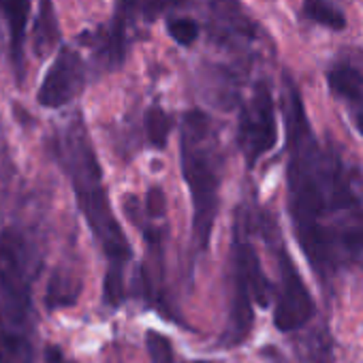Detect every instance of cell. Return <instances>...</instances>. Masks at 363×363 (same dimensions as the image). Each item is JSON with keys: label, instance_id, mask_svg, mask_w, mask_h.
<instances>
[{"label": "cell", "instance_id": "1", "mask_svg": "<svg viewBox=\"0 0 363 363\" xmlns=\"http://www.w3.org/2000/svg\"><path fill=\"white\" fill-rule=\"evenodd\" d=\"M286 124V199L293 231L312 272L329 284L363 267V203L354 175L333 145L323 147L310 126L293 77L282 79Z\"/></svg>", "mask_w": 363, "mask_h": 363}, {"label": "cell", "instance_id": "2", "mask_svg": "<svg viewBox=\"0 0 363 363\" xmlns=\"http://www.w3.org/2000/svg\"><path fill=\"white\" fill-rule=\"evenodd\" d=\"M56 158L71 179L77 208L88 229L92 231L101 250L107 257V269L124 272L133 250L111 208L103 182V169L99 164L94 145L90 141V133L82 116L69 120L65 128L58 133Z\"/></svg>", "mask_w": 363, "mask_h": 363}, {"label": "cell", "instance_id": "3", "mask_svg": "<svg viewBox=\"0 0 363 363\" xmlns=\"http://www.w3.org/2000/svg\"><path fill=\"white\" fill-rule=\"evenodd\" d=\"M179 167L193 203V242L199 250H206L218 216L223 158L212 120L203 111H189L182 118Z\"/></svg>", "mask_w": 363, "mask_h": 363}, {"label": "cell", "instance_id": "4", "mask_svg": "<svg viewBox=\"0 0 363 363\" xmlns=\"http://www.w3.org/2000/svg\"><path fill=\"white\" fill-rule=\"evenodd\" d=\"M37 269V252L28 238L18 229L0 231V301L16 327H22L30 314Z\"/></svg>", "mask_w": 363, "mask_h": 363}, {"label": "cell", "instance_id": "5", "mask_svg": "<svg viewBox=\"0 0 363 363\" xmlns=\"http://www.w3.org/2000/svg\"><path fill=\"white\" fill-rule=\"evenodd\" d=\"M238 143L248 167H255L278 143L276 103H274L272 86L265 79L255 84L252 94L242 105Z\"/></svg>", "mask_w": 363, "mask_h": 363}, {"label": "cell", "instance_id": "6", "mask_svg": "<svg viewBox=\"0 0 363 363\" xmlns=\"http://www.w3.org/2000/svg\"><path fill=\"white\" fill-rule=\"evenodd\" d=\"M316 316V301L284 246L278 248V286L274 323L282 333L303 329Z\"/></svg>", "mask_w": 363, "mask_h": 363}, {"label": "cell", "instance_id": "7", "mask_svg": "<svg viewBox=\"0 0 363 363\" xmlns=\"http://www.w3.org/2000/svg\"><path fill=\"white\" fill-rule=\"evenodd\" d=\"M84 84H86V65L82 56L71 48H62L41 82L37 101L48 109L65 107L82 92Z\"/></svg>", "mask_w": 363, "mask_h": 363}, {"label": "cell", "instance_id": "8", "mask_svg": "<svg viewBox=\"0 0 363 363\" xmlns=\"http://www.w3.org/2000/svg\"><path fill=\"white\" fill-rule=\"evenodd\" d=\"M327 84L333 99L342 103L352 126L363 137V58L359 60L357 52L340 54L327 71Z\"/></svg>", "mask_w": 363, "mask_h": 363}, {"label": "cell", "instance_id": "9", "mask_svg": "<svg viewBox=\"0 0 363 363\" xmlns=\"http://www.w3.org/2000/svg\"><path fill=\"white\" fill-rule=\"evenodd\" d=\"M231 267H233V274H231V308H229V323H227V329L223 333V346H240L248 337V333L252 331V323H255L250 286H248L244 267L235 255H233Z\"/></svg>", "mask_w": 363, "mask_h": 363}, {"label": "cell", "instance_id": "10", "mask_svg": "<svg viewBox=\"0 0 363 363\" xmlns=\"http://www.w3.org/2000/svg\"><path fill=\"white\" fill-rule=\"evenodd\" d=\"M28 16H30V0H0V18L7 22L11 60L20 82L24 79V41H26Z\"/></svg>", "mask_w": 363, "mask_h": 363}, {"label": "cell", "instance_id": "11", "mask_svg": "<svg viewBox=\"0 0 363 363\" xmlns=\"http://www.w3.org/2000/svg\"><path fill=\"white\" fill-rule=\"evenodd\" d=\"M233 255L240 259L248 286H250V295H252V303H259L261 308H267L272 303V282L267 280L263 265L259 261V255L255 250V246L244 240L238 231H235V242H233Z\"/></svg>", "mask_w": 363, "mask_h": 363}, {"label": "cell", "instance_id": "12", "mask_svg": "<svg viewBox=\"0 0 363 363\" xmlns=\"http://www.w3.org/2000/svg\"><path fill=\"white\" fill-rule=\"evenodd\" d=\"M0 363H35V348L24 331L0 320Z\"/></svg>", "mask_w": 363, "mask_h": 363}, {"label": "cell", "instance_id": "13", "mask_svg": "<svg viewBox=\"0 0 363 363\" xmlns=\"http://www.w3.org/2000/svg\"><path fill=\"white\" fill-rule=\"evenodd\" d=\"M301 18L306 22L325 26V28L335 30V33L346 28V16L335 5V0H303Z\"/></svg>", "mask_w": 363, "mask_h": 363}, {"label": "cell", "instance_id": "14", "mask_svg": "<svg viewBox=\"0 0 363 363\" xmlns=\"http://www.w3.org/2000/svg\"><path fill=\"white\" fill-rule=\"evenodd\" d=\"M58 20H56V9L52 0H41L39 5V18L35 24V52L43 58L48 56L54 45L58 43Z\"/></svg>", "mask_w": 363, "mask_h": 363}, {"label": "cell", "instance_id": "15", "mask_svg": "<svg viewBox=\"0 0 363 363\" xmlns=\"http://www.w3.org/2000/svg\"><path fill=\"white\" fill-rule=\"evenodd\" d=\"M77 295H79V282L71 274H60L58 272L50 280L45 301H48V308L56 310V308H65V306L75 303Z\"/></svg>", "mask_w": 363, "mask_h": 363}, {"label": "cell", "instance_id": "16", "mask_svg": "<svg viewBox=\"0 0 363 363\" xmlns=\"http://www.w3.org/2000/svg\"><path fill=\"white\" fill-rule=\"evenodd\" d=\"M143 126H145V137L147 141L162 150L169 141V135H171V128H173V120L169 118V113L160 107H150L145 111V118H143Z\"/></svg>", "mask_w": 363, "mask_h": 363}, {"label": "cell", "instance_id": "17", "mask_svg": "<svg viewBox=\"0 0 363 363\" xmlns=\"http://www.w3.org/2000/svg\"><path fill=\"white\" fill-rule=\"evenodd\" d=\"M145 344H147V352H150V363H175L171 342L162 333L147 331Z\"/></svg>", "mask_w": 363, "mask_h": 363}, {"label": "cell", "instance_id": "18", "mask_svg": "<svg viewBox=\"0 0 363 363\" xmlns=\"http://www.w3.org/2000/svg\"><path fill=\"white\" fill-rule=\"evenodd\" d=\"M169 35L179 43V45H191L199 37V26L191 18H175L169 22Z\"/></svg>", "mask_w": 363, "mask_h": 363}, {"label": "cell", "instance_id": "19", "mask_svg": "<svg viewBox=\"0 0 363 363\" xmlns=\"http://www.w3.org/2000/svg\"><path fill=\"white\" fill-rule=\"evenodd\" d=\"M133 3H135V9H139L145 16V20H154L164 9L184 5V3H193V0H133Z\"/></svg>", "mask_w": 363, "mask_h": 363}, {"label": "cell", "instance_id": "20", "mask_svg": "<svg viewBox=\"0 0 363 363\" xmlns=\"http://www.w3.org/2000/svg\"><path fill=\"white\" fill-rule=\"evenodd\" d=\"M167 210V197L160 189H150V193L145 195V212L152 218H160Z\"/></svg>", "mask_w": 363, "mask_h": 363}, {"label": "cell", "instance_id": "21", "mask_svg": "<svg viewBox=\"0 0 363 363\" xmlns=\"http://www.w3.org/2000/svg\"><path fill=\"white\" fill-rule=\"evenodd\" d=\"M45 363H73V361H69V359H65V354L58 350V348H48L45 350Z\"/></svg>", "mask_w": 363, "mask_h": 363}, {"label": "cell", "instance_id": "22", "mask_svg": "<svg viewBox=\"0 0 363 363\" xmlns=\"http://www.w3.org/2000/svg\"><path fill=\"white\" fill-rule=\"evenodd\" d=\"M195 363H208V361H195Z\"/></svg>", "mask_w": 363, "mask_h": 363}]
</instances>
